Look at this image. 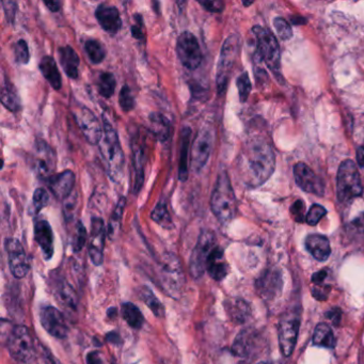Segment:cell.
Returning <instances> with one entry per match:
<instances>
[{"label": "cell", "mask_w": 364, "mask_h": 364, "mask_svg": "<svg viewBox=\"0 0 364 364\" xmlns=\"http://www.w3.org/2000/svg\"><path fill=\"white\" fill-rule=\"evenodd\" d=\"M48 201H49L48 192L44 188H37L33 194V206L35 214L43 210L44 207L48 204Z\"/></svg>", "instance_id": "obj_44"}, {"label": "cell", "mask_w": 364, "mask_h": 364, "mask_svg": "<svg viewBox=\"0 0 364 364\" xmlns=\"http://www.w3.org/2000/svg\"><path fill=\"white\" fill-rule=\"evenodd\" d=\"M134 167V194H138L144 183V165H146V150L142 140L138 136L131 139Z\"/></svg>", "instance_id": "obj_18"}, {"label": "cell", "mask_w": 364, "mask_h": 364, "mask_svg": "<svg viewBox=\"0 0 364 364\" xmlns=\"http://www.w3.org/2000/svg\"><path fill=\"white\" fill-rule=\"evenodd\" d=\"M14 57L18 64H28L29 59H30V53H29L28 44L25 40H18L14 44Z\"/></svg>", "instance_id": "obj_41"}, {"label": "cell", "mask_w": 364, "mask_h": 364, "mask_svg": "<svg viewBox=\"0 0 364 364\" xmlns=\"http://www.w3.org/2000/svg\"><path fill=\"white\" fill-rule=\"evenodd\" d=\"M225 311L231 321L236 324H242L251 315L250 305L240 298H232L225 301Z\"/></svg>", "instance_id": "obj_26"}, {"label": "cell", "mask_w": 364, "mask_h": 364, "mask_svg": "<svg viewBox=\"0 0 364 364\" xmlns=\"http://www.w3.org/2000/svg\"><path fill=\"white\" fill-rule=\"evenodd\" d=\"M236 83H237L240 102H245L248 100L249 94H250L251 92V88H252L251 87V81L250 78H249L248 73L244 72L242 74H240L237 81H236Z\"/></svg>", "instance_id": "obj_43"}, {"label": "cell", "mask_w": 364, "mask_h": 364, "mask_svg": "<svg viewBox=\"0 0 364 364\" xmlns=\"http://www.w3.org/2000/svg\"><path fill=\"white\" fill-rule=\"evenodd\" d=\"M253 33L257 37V54L259 60H262L267 64L269 69L275 74L280 72V47L275 35L269 30L261 26L253 27Z\"/></svg>", "instance_id": "obj_7"}, {"label": "cell", "mask_w": 364, "mask_h": 364, "mask_svg": "<svg viewBox=\"0 0 364 364\" xmlns=\"http://www.w3.org/2000/svg\"><path fill=\"white\" fill-rule=\"evenodd\" d=\"M44 5H45L46 7H47L52 12L59 11L60 6H61L60 5L59 1H54V0H52V1H44Z\"/></svg>", "instance_id": "obj_57"}, {"label": "cell", "mask_w": 364, "mask_h": 364, "mask_svg": "<svg viewBox=\"0 0 364 364\" xmlns=\"http://www.w3.org/2000/svg\"><path fill=\"white\" fill-rule=\"evenodd\" d=\"M55 294L58 301L66 309H71L73 311L77 309L78 299H77L76 292L66 280H59L55 288Z\"/></svg>", "instance_id": "obj_30"}, {"label": "cell", "mask_w": 364, "mask_h": 364, "mask_svg": "<svg viewBox=\"0 0 364 364\" xmlns=\"http://www.w3.org/2000/svg\"><path fill=\"white\" fill-rule=\"evenodd\" d=\"M206 271L209 275L216 280L221 281L229 274V266L225 262V253L221 247L216 246L213 249L209 259H207Z\"/></svg>", "instance_id": "obj_23"}, {"label": "cell", "mask_w": 364, "mask_h": 364, "mask_svg": "<svg viewBox=\"0 0 364 364\" xmlns=\"http://www.w3.org/2000/svg\"><path fill=\"white\" fill-rule=\"evenodd\" d=\"M85 49L92 64H98L105 59V46L102 45L98 40H87L85 43Z\"/></svg>", "instance_id": "obj_36"}, {"label": "cell", "mask_w": 364, "mask_h": 364, "mask_svg": "<svg viewBox=\"0 0 364 364\" xmlns=\"http://www.w3.org/2000/svg\"><path fill=\"white\" fill-rule=\"evenodd\" d=\"M305 248L319 262H325L329 259L331 248L328 238L319 234H311L305 240Z\"/></svg>", "instance_id": "obj_24"}, {"label": "cell", "mask_w": 364, "mask_h": 364, "mask_svg": "<svg viewBox=\"0 0 364 364\" xmlns=\"http://www.w3.org/2000/svg\"><path fill=\"white\" fill-rule=\"evenodd\" d=\"M313 343L317 346L334 348L336 344V336L331 328L325 323L319 324L313 334Z\"/></svg>", "instance_id": "obj_32"}, {"label": "cell", "mask_w": 364, "mask_h": 364, "mask_svg": "<svg viewBox=\"0 0 364 364\" xmlns=\"http://www.w3.org/2000/svg\"><path fill=\"white\" fill-rule=\"evenodd\" d=\"M40 70L42 74L45 77L52 87L55 90H60L62 87L61 74H60L59 69L55 59L50 56H44L40 61Z\"/></svg>", "instance_id": "obj_27"}, {"label": "cell", "mask_w": 364, "mask_h": 364, "mask_svg": "<svg viewBox=\"0 0 364 364\" xmlns=\"http://www.w3.org/2000/svg\"><path fill=\"white\" fill-rule=\"evenodd\" d=\"M76 183V177L71 170H64L61 173L52 175L48 179L47 184L50 192L58 200H66L72 194Z\"/></svg>", "instance_id": "obj_19"}, {"label": "cell", "mask_w": 364, "mask_h": 364, "mask_svg": "<svg viewBox=\"0 0 364 364\" xmlns=\"http://www.w3.org/2000/svg\"><path fill=\"white\" fill-rule=\"evenodd\" d=\"M123 319L134 329H140L143 326L144 319L141 311L134 303H125L121 309Z\"/></svg>", "instance_id": "obj_34"}, {"label": "cell", "mask_w": 364, "mask_h": 364, "mask_svg": "<svg viewBox=\"0 0 364 364\" xmlns=\"http://www.w3.org/2000/svg\"><path fill=\"white\" fill-rule=\"evenodd\" d=\"M325 317L330 319L334 325L338 326L340 325L341 319H342V311L339 307H334V309L326 312Z\"/></svg>", "instance_id": "obj_53"}, {"label": "cell", "mask_w": 364, "mask_h": 364, "mask_svg": "<svg viewBox=\"0 0 364 364\" xmlns=\"http://www.w3.org/2000/svg\"><path fill=\"white\" fill-rule=\"evenodd\" d=\"M330 286L325 284H317L312 288V295L317 299V300H326L328 295H329Z\"/></svg>", "instance_id": "obj_50"}, {"label": "cell", "mask_w": 364, "mask_h": 364, "mask_svg": "<svg viewBox=\"0 0 364 364\" xmlns=\"http://www.w3.org/2000/svg\"><path fill=\"white\" fill-rule=\"evenodd\" d=\"M119 105H120L121 110L125 112H131L135 108V98H134L129 86H123L122 89H121L120 96H119Z\"/></svg>", "instance_id": "obj_40"}, {"label": "cell", "mask_w": 364, "mask_h": 364, "mask_svg": "<svg viewBox=\"0 0 364 364\" xmlns=\"http://www.w3.org/2000/svg\"><path fill=\"white\" fill-rule=\"evenodd\" d=\"M117 81L114 74L110 72L100 73L98 79V90L104 98H112L116 91Z\"/></svg>", "instance_id": "obj_37"}, {"label": "cell", "mask_w": 364, "mask_h": 364, "mask_svg": "<svg viewBox=\"0 0 364 364\" xmlns=\"http://www.w3.org/2000/svg\"><path fill=\"white\" fill-rule=\"evenodd\" d=\"M8 349L16 362L28 364L33 361L35 345L28 328L25 326H16L12 329L8 338Z\"/></svg>", "instance_id": "obj_9"}, {"label": "cell", "mask_w": 364, "mask_h": 364, "mask_svg": "<svg viewBox=\"0 0 364 364\" xmlns=\"http://www.w3.org/2000/svg\"><path fill=\"white\" fill-rule=\"evenodd\" d=\"M326 214H327V211L325 207L319 204L312 205L307 217H305V221L307 225H317Z\"/></svg>", "instance_id": "obj_45"}, {"label": "cell", "mask_w": 364, "mask_h": 364, "mask_svg": "<svg viewBox=\"0 0 364 364\" xmlns=\"http://www.w3.org/2000/svg\"><path fill=\"white\" fill-rule=\"evenodd\" d=\"M86 361H87V364H105L98 351H91V353H88Z\"/></svg>", "instance_id": "obj_56"}, {"label": "cell", "mask_w": 364, "mask_h": 364, "mask_svg": "<svg viewBox=\"0 0 364 364\" xmlns=\"http://www.w3.org/2000/svg\"><path fill=\"white\" fill-rule=\"evenodd\" d=\"M86 240H87V231H86L83 223H77L76 233L73 238V250L75 252H79L85 246Z\"/></svg>", "instance_id": "obj_47"}, {"label": "cell", "mask_w": 364, "mask_h": 364, "mask_svg": "<svg viewBox=\"0 0 364 364\" xmlns=\"http://www.w3.org/2000/svg\"><path fill=\"white\" fill-rule=\"evenodd\" d=\"M151 131L160 141L165 142L169 139L171 134V122L166 116L158 112L151 114L150 118Z\"/></svg>", "instance_id": "obj_29"}, {"label": "cell", "mask_w": 364, "mask_h": 364, "mask_svg": "<svg viewBox=\"0 0 364 364\" xmlns=\"http://www.w3.org/2000/svg\"><path fill=\"white\" fill-rule=\"evenodd\" d=\"M214 144V134L212 129L202 127L199 129L192 143V168L194 172L200 173L206 166Z\"/></svg>", "instance_id": "obj_11"}, {"label": "cell", "mask_w": 364, "mask_h": 364, "mask_svg": "<svg viewBox=\"0 0 364 364\" xmlns=\"http://www.w3.org/2000/svg\"><path fill=\"white\" fill-rule=\"evenodd\" d=\"M59 59L66 74L72 79L78 78L81 60L72 46L66 45L59 48Z\"/></svg>", "instance_id": "obj_25"}, {"label": "cell", "mask_w": 364, "mask_h": 364, "mask_svg": "<svg viewBox=\"0 0 364 364\" xmlns=\"http://www.w3.org/2000/svg\"><path fill=\"white\" fill-rule=\"evenodd\" d=\"M151 218H152L155 223H158V225L164 228H171V225H172V221H171L170 215H169L166 203L163 202V201H160V202L158 203V205L155 206L152 214H151Z\"/></svg>", "instance_id": "obj_38"}, {"label": "cell", "mask_w": 364, "mask_h": 364, "mask_svg": "<svg viewBox=\"0 0 364 364\" xmlns=\"http://www.w3.org/2000/svg\"><path fill=\"white\" fill-rule=\"evenodd\" d=\"M35 171L39 177L49 179L56 168V155L44 140L35 141Z\"/></svg>", "instance_id": "obj_17"}, {"label": "cell", "mask_w": 364, "mask_h": 364, "mask_svg": "<svg viewBox=\"0 0 364 364\" xmlns=\"http://www.w3.org/2000/svg\"><path fill=\"white\" fill-rule=\"evenodd\" d=\"M353 225H357L359 228L364 227V213L363 214L360 215L356 221H353Z\"/></svg>", "instance_id": "obj_60"}, {"label": "cell", "mask_w": 364, "mask_h": 364, "mask_svg": "<svg viewBox=\"0 0 364 364\" xmlns=\"http://www.w3.org/2000/svg\"><path fill=\"white\" fill-rule=\"evenodd\" d=\"M232 351L236 356L240 357H246L250 351V344H249V336L247 332L242 331V334H238L234 342Z\"/></svg>", "instance_id": "obj_42"}, {"label": "cell", "mask_w": 364, "mask_h": 364, "mask_svg": "<svg viewBox=\"0 0 364 364\" xmlns=\"http://www.w3.org/2000/svg\"><path fill=\"white\" fill-rule=\"evenodd\" d=\"M177 54L181 64L188 70H196L202 64L203 54L200 44L189 31H184L177 37Z\"/></svg>", "instance_id": "obj_10"}, {"label": "cell", "mask_w": 364, "mask_h": 364, "mask_svg": "<svg viewBox=\"0 0 364 364\" xmlns=\"http://www.w3.org/2000/svg\"><path fill=\"white\" fill-rule=\"evenodd\" d=\"M299 331V319L296 317L283 319L279 325V344L286 357L292 355Z\"/></svg>", "instance_id": "obj_20"}, {"label": "cell", "mask_w": 364, "mask_h": 364, "mask_svg": "<svg viewBox=\"0 0 364 364\" xmlns=\"http://www.w3.org/2000/svg\"><path fill=\"white\" fill-rule=\"evenodd\" d=\"M252 3H242V5L246 6V7H248V6H250Z\"/></svg>", "instance_id": "obj_63"}, {"label": "cell", "mask_w": 364, "mask_h": 364, "mask_svg": "<svg viewBox=\"0 0 364 364\" xmlns=\"http://www.w3.org/2000/svg\"><path fill=\"white\" fill-rule=\"evenodd\" d=\"M125 204H127V198L121 196L119 199L116 209H115L114 214H112V218H110V229H108V233H110V236H115V234L118 232L119 228H120L121 219H122L123 212H124Z\"/></svg>", "instance_id": "obj_39"}, {"label": "cell", "mask_w": 364, "mask_h": 364, "mask_svg": "<svg viewBox=\"0 0 364 364\" xmlns=\"http://www.w3.org/2000/svg\"><path fill=\"white\" fill-rule=\"evenodd\" d=\"M240 37L236 35H230L221 48V57L217 66L216 85L219 95H223L227 90L232 70L240 55Z\"/></svg>", "instance_id": "obj_4"}, {"label": "cell", "mask_w": 364, "mask_h": 364, "mask_svg": "<svg viewBox=\"0 0 364 364\" xmlns=\"http://www.w3.org/2000/svg\"><path fill=\"white\" fill-rule=\"evenodd\" d=\"M98 146L108 175L115 183H120L124 175V153L116 129L106 117H102V137Z\"/></svg>", "instance_id": "obj_2"}, {"label": "cell", "mask_w": 364, "mask_h": 364, "mask_svg": "<svg viewBox=\"0 0 364 364\" xmlns=\"http://www.w3.org/2000/svg\"><path fill=\"white\" fill-rule=\"evenodd\" d=\"M96 20L106 33L117 35L122 27L120 12L115 6L102 4L96 8Z\"/></svg>", "instance_id": "obj_21"}, {"label": "cell", "mask_w": 364, "mask_h": 364, "mask_svg": "<svg viewBox=\"0 0 364 364\" xmlns=\"http://www.w3.org/2000/svg\"><path fill=\"white\" fill-rule=\"evenodd\" d=\"M107 341L112 343V344H119L120 336L117 332H110V334H107Z\"/></svg>", "instance_id": "obj_59"}, {"label": "cell", "mask_w": 364, "mask_h": 364, "mask_svg": "<svg viewBox=\"0 0 364 364\" xmlns=\"http://www.w3.org/2000/svg\"><path fill=\"white\" fill-rule=\"evenodd\" d=\"M139 297L148 309L154 313L158 317H163L165 315L164 305L160 303V299L155 296L154 293L148 288V286H142L139 290Z\"/></svg>", "instance_id": "obj_35"}, {"label": "cell", "mask_w": 364, "mask_h": 364, "mask_svg": "<svg viewBox=\"0 0 364 364\" xmlns=\"http://www.w3.org/2000/svg\"><path fill=\"white\" fill-rule=\"evenodd\" d=\"M160 277L163 288L169 296L177 297L181 294L185 283V276L177 255L166 253L163 257L160 264Z\"/></svg>", "instance_id": "obj_6"}, {"label": "cell", "mask_w": 364, "mask_h": 364, "mask_svg": "<svg viewBox=\"0 0 364 364\" xmlns=\"http://www.w3.org/2000/svg\"><path fill=\"white\" fill-rule=\"evenodd\" d=\"M357 163L360 167H364V146H360L357 150Z\"/></svg>", "instance_id": "obj_58"}, {"label": "cell", "mask_w": 364, "mask_h": 364, "mask_svg": "<svg viewBox=\"0 0 364 364\" xmlns=\"http://www.w3.org/2000/svg\"><path fill=\"white\" fill-rule=\"evenodd\" d=\"M362 184L357 167L353 160H344L339 167L336 175V196L342 203H347L361 196Z\"/></svg>", "instance_id": "obj_5"}, {"label": "cell", "mask_w": 364, "mask_h": 364, "mask_svg": "<svg viewBox=\"0 0 364 364\" xmlns=\"http://www.w3.org/2000/svg\"><path fill=\"white\" fill-rule=\"evenodd\" d=\"M106 230L102 218L94 217L91 221V235H90L89 251L90 259L96 266L102 265L104 259V246H105Z\"/></svg>", "instance_id": "obj_14"}, {"label": "cell", "mask_w": 364, "mask_h": 364, "mask_svg": "<svg viewBox=\"0 0 364 364\" xmlns=\"http://www.w3.org/2000/svg\"><path fill=\"white\" fill-rule=\"evenodd\" d=\"M259 364H280L279 362H261V363Z\"/></svg>", "instance_id": "obj_62"}, {"label": "cell", "mask_w": 364, "mask_h": 364, "mask_svg": "<svg viewBox=\"0 0 364 364\" xmlns=\"http://www.w3.org/2000/svg\"><path fill=\"white\" fill-rule=\"evenodd\" d=\"M274 26L277 30L278 35L281 37L283 41H288L293 37L292 27L284 18H277L274 20Z\"/></svg>", "instance_id": "obj_46"}, {"label": "cell", "mask_w": 364, "mask_h": 364, "mask_svg": "<svg viewBox=\"0 0 364 364\" xmlns=\"http://www.w3.org/2000/svg\"><path fill=\"white\" fill-rule=\"evenodd\" d=\"M216 247V237L210 230H203L190 257L189 271L194 279L202 277L206 271L207 259Z\"/></svg>", "instance_id": "obj_8"}, {"label": "cell", "mask_w": 364, "mask_h": 364, "mask_svg": "<svg viewBox=\"0 0 364 364\" xmlns=\"http://www.w3.org/2000/svg\"><path fill=\"white\" fill-rule=\"evenodd\" d=\"M328 271L327 269H323V271H317L315 275L312 276L311 281L313 283V286H317V284H324V281L327 279L328 277Z\"/></svg>", "instance_id": "obj_54"}, {"label": "cell", "mask_w": 364, "mask_h": 364, "mask_svg": "<svg viewBox=\"0 0 364 364\" xmlns=\"http://www.w3.org/2000/svg\"><path fill=\"white\" fill-rule=\"evenodd\" d=\"M305 205L301 200H297L296 202L293 203L292 207H290V213L297 223H303L305 219Z\"/></svg>", "instance_id": "obj_48"}, {"label": "cell", "mask_w": 364, "mask_h": 364, "mask_svg": "<svg viewBox=\"0 0 364 364\" xmlns=\"http://www.w3.org/2000/svg\"><path fill=\"white\" fill-rule=\"evenodd\" d=\"M35 240L41 248L44 259H52L54 254V233L46 221H37L35 225Z\"/></svg>", "instance_id": "obj_22"}, {"label": "cell", "mask_w": 364, "mask_h": 364, "mask_svg": "<svg viewBox=\"0 0 364 364\" xmlns=\"http://www.w3.org/2000/svg\"><path fill=\"white\" fill-rule=\"evenodd\" d=\"M1 5H3L8 22H13L16 12H18V4L16 1H3Z\"/></svg>", "instance_id": "obj_51"}, {"label": "cell", "mask_w": 364, "mask_h": 364, "mask_svg": "<svg viewBox=\"0 0 364 364\" xmlns=\"http://www.w3.org/2000/svg\"><path fill=\"white\" fill-rule=\"evenodd\" d=\"M190 137L192 129L184 127L181 131L180 139V160H179V180L185 182L188 179V152H189Z\"/></svg>", "instance_id": "obj_28"}, {"label": "cell", "mask_w": 364, "mask_h": 364, "mask_svg": "<svg viewBox=\"0 0 364 364\" xmlns=\"http://www.w3.org/2000/svg\"><path fill=\"white\" fill-rule=\"evenodd\" d=\"M213 214L221 223H228L236 213V198L231 180L225 171L219 173L211 198Z\"/></svg>", "instance_id": "obj_3"}, {"label": "cell", "mask_w": 364, "mask_h": 364, "mask_svg": "<svg viewBox=\"0 0 364 364\" xmlns=\"http://www.w3.org/2000/svg\"><path fill=\"white\" fill-rule=\"evenodd\" d=\"M1 102L12 112H18L22 108L18 90L10 81H6L1 87Z\"/></svg>", "instance_id": "obj_31"}, {"label": "cell", "mask_w": 364, "mask_h": 364, "mask_svg": "<svg viewBox=\"0 0 364 364\" xmlns=\"http://www.w3.org/2000/svg\"><path fill=\"white\" fill-rule=\"evenodd\" d=\"M135 20V24L131 27V35H133V37H135V39L139 40V41H143V22H142L141 16L136 14Z\"/></svg>", "instance_id": "obj_49"}, {"label": "cell", "mask_w": 364, "mask_h": 364, "mask_svg": "<svg viewBox=\"0 0 364 364\" xmlns=\"http://www.w3.org/2000/svg\"><path fill=\"white\" fill-rule=\"evenodd\" d=\"M46 364H59L58 362H56L55 360H54L53 357L48 358L47 360H46Z\"/></svg>", "instance_id": "obj_61"}, {"label": "cell", "mask_w": 364, "mask_h": 364, "mask_svg": "<svg viewBox=\"0 0 364 364\" xmlns=\"http://www.w3.org/2000/svg\"><path fill=\"white\" fill-rule=\"evenodd\" d=\"M69 200L66 201V204H64V216L66 217V219H71L73 216V211L75 210V205H76V198L70 199L69 196Z\"/></svg>", "instance_id": "obj_55"}, {"label": "cell", "mask_w": 364, "mask_h": 364, "mask_svg": "<svg viewBox=\"0 0 364 364\" xmlns=\"http://www.w3.org/2000/svg\"><path fill=\"white\" fill-rule=\"evenodd\" d=\"M275 165L271 144L259 138H254L246 144L238 163L242 181L249 187L264 184L273 175Z\"/></svg>", "instance_id": "obj_1"}, {"label": "cell", "mask_w": 364, "mask_h": 364, "mask_svg": "<svg viewBox=\"0 0 364 364\" xmlns=\"http://www.w3.org/2000/svg\"><path fill=\"white\" fill-rule=\"evenodd\" d=\"M41 324L44 329L56 339H64L68 336V325L66 319L59 310L54 307H45L42 309Z\"/></svg>", "instance_id": "obj_16"}, {"label": "cell", "mask_w": 364, "mask_h": 364, "mask_svg": "<svg viewBox=\"0 0 364 364\" xmlns=\"http://www.w3.org/2000/svg\"><path fill=\"white\" fill-rule=\"evenodd\" d=\"M294 175L297 185L309 194H317V196H324L325 187L323 181L315 175V171H312L307 165L303 163H298L294 166Z\"/></svg>", "instance_id": "obj_15"}, {"label": "cell", "mask_w": 364, "mask_h": 364, "mask_svg": "<svg viewBox=\"0 0 364 364\" xmlns=\"http://www.w3.org/2000/svg\"><path fill=\"white\" fill-rule=\"evenodd\" d=\"M199 4L207 11L215 12V13L223 11V8H225V4L223 1H218V0H215V1L205 0V1H199Z\"/></svg>", "instance_id": "obj_52"}, {"label": "cell", "mask_w": 364, "mask_h": 364, "mask_svg": "<svg viewBox=\"0 0 364 364\" xmlns=\"http://www.w3.org/2000/svg\"><path fill=\"white\" fill-rule=\"evenodd\" d=\"M75 121L89 143L98 144L102 137V127L95 115L83 105H77L73 112Z\"/></svg>", "instance_id": "obj_12"}, {"label": "cell", "mask_w": 364, "mask_h": 364, "mask_svg": "<svg viewBox=\"0 0 364 364\" xmlns=\"http://www.w3.org/2000/svg\"><path fill=\"white\" fill-rule=\"evenodd\" d=\"M6 251L9 259L10 271L12 275L18 279H23L28 274L29 261L26 252L23 248L20 240L16 238H7L5 242Z\"/></svg>", "instance_id": "obj_13"}, {"label": "cell", "mask_w": 364, "mask_h": 364, "mask_svg": "<svg viewBox=\"0 0 364 364\" xmlns=\"http://www.w3.org/2000/svg\"><path fill=\"white\" fill-rule=\"evenodd\" d=\"M281 277H278L276 271H269L266 275L259 278L257 282V290L262 296H271L277 292L278 286H281Z\"/></svg>", "instance_id": "obj_33"}]
</instances>
